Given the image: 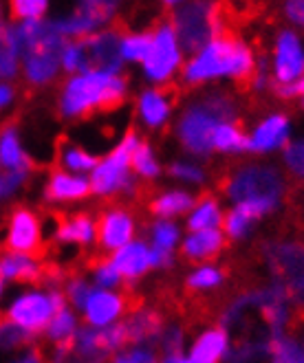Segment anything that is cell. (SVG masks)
<instances>
[{"label":"cell","mask_w":304,"mask_h":363,"mask_svg":"<svg viewBox=\"0 0 304 363\" xmlns=\"http://www.w3.org/2000/svg\"><path fill=\"white\" fill-rule=\"evenodd\" d=\"M300 313L287 293L273 282H256L234 295L221 306L216 324H221L234 337H269L278 339L295 330Z\"/></svg>","instance_id":"obj_1"},{"label":"cell","mask_w":304,"mask_h":363,"mask_svg":"<svg viewBox=\"0 0 304 363\" xmlns=\"http://www.w3.org/2000/svg\"><path fill=\"white\" fill-rule=\"evenodd\" d=\"M225 121H243L241 97L223 86L194 91L179 104L172 137L181 155L207 163L214 159V133Z\"/></svg>","instance_id":"obj_2"},{"label":"cell","mask_w":304,"mask_h":363,"mask_svg":"<svg viewBox=\"0 0 304 363\" xmlns=\"http://www.w3.org/2000/svg\"><path fill=\"white\" fill-rule=\"evenodd\" d=\"M258 49L234 31H223L188 55L181 71V86L188 91L216 89L223 84H247L258 67Z\"/></svg>","instance_id":"obj_3"},{"label":"cell","mask_w":304,"mask_h":363,"mask_svg":"<svg viewBox=\"0 0 304 363\" xmlns=\"http://www.w3.org/2000/svg\"><path fill=\"white\" fill-rule=\"evenodd\" d=\"M293 183L282 172L278 161H238L221 179V199L225 205H245L263 218L285 209Z\"/></svg>","instance_id":"obj_4"},{"label":"cell","mask_w":304,"mask_h":363,"mask_svg":"<svg viewBox=\"0 0 304 363\" xmlns=\"http://www.w3.org/2000/svg\"><path fill=\"white\" fill-rule=\"evenodd\" d=\"M130 97L126 73L86 71L62 77L55 93V113L62 121H84L99 113H113Z\"/></svg>","instance_id":"obj_5"},{"label":"cell","mask_w":304,"mask_h":363,"mask_svg":"<svg viewBox=\"0 0 304 363\" xmlns=\"http://www.w3.org/2000/svg\"><path fill=\"white\" fill-rule=\"evenodd\" d=\"M64 271L49 269L47 277L40 284L18 286L7 295V302L0 311V317L16 326L29 341L42 339L51 319L67 306L62 293Z\"/></svg>","instance_id":"obj_6"},{"label":"cell","mask_w":304,"mask_h":363,"mask_svg":"<svg viewBox=\"0 0 304 363\" xmlns=\"http://www.w3.org/2000/svg\"><path fill=\"white\" fill-rule=\"evenodd\" d=\"M13 29L23 49L20 79L33 91H45L62 82L60 51L67 40L53 27L51 16L38 23H13Z\"/></svg>","instance_id":"obj_7"},{"label":"cell","mask_w":304,"mask_h":363,"mask_svg":"<svg viewBox=\"0 0 304 363\" xmlns=\"http://www.w3.org/2000/svg\"><path fill=\"white\" fill-rule=\"evenodd\" d=\"M143 137L137 130H126L108 150L97 159V165L89 177L91 196L97 201L133 199L139 191V181L133 177V152Z\"/></svg>","instance_id":"obj_8"},{"label":"cell","mask_w":304,"mask_h":363,"mask_svg":"<svg viewBox=\"0 0 304 363\" xmlns=\"http://www.w3.org/2000/svg\"><path fill=\"white\" fill-rule=\"evenodd\" d=\"M258 258L267 280L287 293L304 315V240L298 236H271L258 245Z\"/></svg>","instance_id":"obj_9"},{"label":"cell","mask_w":304,"mask_h":363,"mask_svg":"<svg viewBox=\"0 0 304 363\" xmlns=\"http://www.w3.org/2000/svg\"><path fill=\"white\" fill-rule=\"evenodd\" d=\"M163 9L188 55L227 31L225 11L212 0H165Z\"/></svg>","instance_id":"obj_10"},{"label":"cell","mask_w":304,"mask_h":363,"mask_svg":"<svg viewBox=\"0 0 304 363\" xmlns=\"http://www.w3.org/2000/svg\"><path fill=\"white\" fill-rule=\"evenodd\" d=\"M150 31H152L150 51L139 67V77L143 82V86L170 89L181 77L188 53L181 47L175 29L168 23V18H159L150 27Z\"/></svg>","instance_id":"obj_11"},{"label":"cell","mask_w":304,"mask_h":363,"mask_svg":"<svg viewBox=\"0 0 304 363\" xmlns=\"http://www.w3.org/2000/svg\"><path fill=\"white\" fill-rule=\"evenodd\" d=\"M126 344L128 341L121 324L111 328L82 326L73 341L47 350V363H108Z\"/></svg>","instance_id":"obj_12"},{"label":"cell","mask_w":304,"mask_h":363,"mask_svg":"<svg viewBox=\"0 0 304 363\" xmlns=\"http://www.w3.org/2000/svg\"><path fill=\"white\" fill-rule=\"evenodd\" d=\"M124 5L119 0H77L69 9L51 13V23L64 40H86L117 27Z\"/></svg>","instance_id":"obj_13"},{"label":"cell","mask_w":304,"mask_h":363,"mask_svg":"<svg viewBox=\"0 0 304 363\" xmlns=\"http://www.w3.org/2000/svg\"><path fill=\"white\" fill-rule=\"evenodd\" d=\"M263 55L269 64L273 89L304 79V33L287 25L276 27L269 35V49Z\"/></svg>","instance_id":"obj_14"},{"label":"cell","mask_w":304,"mask_h":363,"mask_svg":"<svg viewBox=\"0 0 304 363\" xmlns=\"http://www.w3.org/2000/svg\"><path fill=\"white\" fill-rule=\"evenodd\" d=\"M3 249L42 255L49 242V229L45 216L31 205L16 203L7 209L3 223Z\"/></svg>","instance_id":"obj_15"},{"label":"cell","mask_w":304,"mask_h":363,"mask_svg":"<svg viewBox=\"0 0 304 363\" xmlns=\"http://www.w3.org/2000/svg\"><path fill=\"white\" fill-rule=\"evenodd\" d=\"M293 137V117L287 111H267L247 125V155L251 159L271 161L273 157H280Z\"/></svg>","instance_id":"obj_16"},{"label":"cell","mask_w":304,"mask_h":363,"mask_svg":"<svg viewBox=\"0 0 304 363\" xmlns=\"http://www.w3.org/2000/svg\"><path fill=\"white\" fill-rule=\"evenodd\" d=\"M139 216L133 207L124 203L106 205L97 213V249L102 255H111L139 238Z\"/></svg>","instance_id":"obj_17"},{"label":"cell","mask_w":304,"mask_h":363,"mask_svg":"<svg viewBox=\"0 0 304 363\" xmlns=\"http://www.w3.org/2000/svg\"><path fill=\"white\" fill-rule=\"evenodd\" d=\"M179 99L172 89L141 86L133 97V113L141 130L163 133L177 117Z\"/></svg>","instance_id":"obj_18"},{"label":"cell","mask_w":304,"mask_h":363,"mask_svg":"<svg viewBox=\"0 0 304 363\" xmlns=\"http://www.w3.org/2000/svg\"><path fill=\"white\" fill-rule=\"evenodd\" d=\"M49 242L58 249L89 251L97 249V213L91 211H71L60 216L51 231Z\"/></svg>","instance_id":"obj_19"},{"label":"cell","mask_w":304,"mask_h":363,"mask_svg":"<svg viewBox=\"0 0 304 363\" xmlns=\"http://www.w3.org/2000/svg\"><path fill=\"white\" fill-rule=\"evenodd\" d=\"M133 308L130 295L121 291H106V289H93L89 300L84 302L80 317L82 324L89 328H111L119 326L128 311Z\"/></svg>","instance_id":"obj_20"},{"label":"cell","mask_w":304,"mask_h":363,"mask_svg":"<svg viewBox=\"0 0 304 363\" xmlns=\"http://www.w3.org/2000/svg\"><path fill=\"white\" fill-rule=\"evenodd\" d=\"M42 203L53 209H67L91 199L89 177L69 174L60 167H51L45 181H42Z\"/></svg>","instance_id":"obj_21"},{"label":"cell","mask_w":304,"mask_h":363,"mask_svg":"<svg viewBox=\"0 0 304 363\" xmlns=\"http://www.w3.org/2000/svg\"><path fill=\"white\" fill-rule=\"evenodd\" d=\"M168 322V315L152 304H135L124 317L121 328L126 333V341L133 346H152L157 348L161 330Z\"/></svg>","instance_id":"obj_22"},{"label":"cell","mask_w":304,"mask_h":363,"mask_svg":"<svg viewBox=\"0 0 304 363\" xmlns=\"http://www.w3.org/2000/svg\"><path fill=\"white\" fill-rule=\"evenodd\" d=\"M115 269L119 271L124 286H137L143 282L150 273H155V260H152V249L143 236L128 242L126 247L117 249L108 255Z\"/></svg>","instance_id":"obj_23"},{"label":"cell","mask_w":304,"mask_h":363,"mask_svg":"<svg viewBox=\"0 0 304 363\" xmlns=\"http://www.w3.org/2000/svg\"><path fill=\"white\" fill-rule=\"evenodd\" d=\"M47 271L49 267L42 260V255L0 249V277H3L7 286L18 289L40 284L47 277Z\"/></svg>","instance_id":"obj_24"},{"label":"cell","mask_w":304,"mask_h":363,"mask_svg":"<svg viewBox=\"0 0 304 363\" xmlns=\"http://www.w3.org/2000/svg\"><path fill=\"white\" fill-rule=\"evenodd\" d=\"M119 38L121 29L111 27L82 40L86 49V60H89V71L126 73V64L119 53Z\"/></svg>","instance_id":"obj_25"},{"label":"cell","mask_w":304,"mask_h":363,"mask_svg":"<svg viewBox=\"0 0 304 363\" xmlns=\"http://www.w3.org/2000/svg\"><path fill=\"white\" fill-rule=\"evenodd\" d=\"M232 346V335L221 324H205L190 335L188 357L194 363H223Z\"/></svg>","instance_id":"obj_26"},{"label":"cell","mask_w":304,"mask_h":363,"mask_svg":"<svg viewBox=\"0 0 304 363\" xmlns=\"http://www.w3.org/2000/svg\"><path fill=\"white\" fill-rule=\"evenodd\" d=\"M0 172H36V159L13 121L0 125Z\"/></svg>","instance_id":"obj_27"},{"label":"cell","mask_w":304,"mask_h":363,"mask_svg":"<svg viewBox=\"0 0 304 363\" xmlns=\"http://www.w3.org/2000/svg\"><path fill=\"white\" fill-rule=\"evenodd\" d=\"M199 194L194 191L179 187V185H168V187H159L148 196V213L150 218L155 220H185V216L190 213L194 201H197Z\"/></svg>","instance_id":"obj_28"},{"label":"cell","mask_w":304,"mask_h":363,"mask_svg":"<svg viewBox=\"0 0 304 363\" xmlns=\"http://www.w3.org/2000/svg\"><path fill=\"white\" fill-rule=\"evenodd\" d=\"M227 238L221 229H207V231H185L179 255L190 264H205L216 262L223 255L227 247Z\"/></svg>","instance_id":"obj_29"},{"label":"cell","mask_w":304,"mask_h":363,"mask_svg":"<svg viewBox=\"0 0 304 363\" xmlns=\"http://www.w3.org/2000/svg\"><path fill=\"white\" fill-rule=\"evenodd\" d=\"M225 201L221 194H214V191H203L194 201L190 213L183 220L185 231H207V229H221L223 218H225Z\"/></svg>","instance_id":"obj_30"},{"label":"cell","mask_w":304,"mask_h":363,"mask_svg":"<svg viewBox=\"0 0 304 363\" xmlns=\"http://www.w3.org/2000/svg\"><path fill=\"white\" fill-rule=\"evenodd\" d=\"M165 177L172 181V185L185 187V189L194 191V194L205 189L212 181V172H210L207 163H203L199 159H192V157H185V155L168 161Z\"/></svg>","instance_id":"obj_31"},{"label":"cell","mask_w":304,"mask_h":363,"mask_svg":"<svg viewBox=\"0 0 304 363\" xmlns=\"http://www.w3.org/2000/svg\"><path fill=\"white\" fill-rule=\"evenodd\" d=\"M229 273L219 262L192 264L183 275V286L192 295H212L227 286Z\"/></svg>","instance_id":"obj_32"},{"label":"cell","mask_w":304,"mask_h":363,"mask_svg":"<svg viewBox=\"0 0 304 363\" xmlns=\"http://www.w3.org/2000/svg\"><path fill=\"white\" fill-rule=\"evenodd\" d=\"M97 159L99 157L95 155V150L73 139H62L55 150V167L77 177H91Z\"/></svg>","instance_id":"obj_33"},{"label":"cell","mask_w":304,"mask_h":363,"mask_svg":"<svg viewBox=\"0 0 304 363\" xmlns=\"http://www.w3.org/2000/svg\"><path fill=\"white\" fill-rule=\"evenodd\" d=\"M263 220L265 218L260 216L256 209L245 207V205H232L225 211L221 231L225 233L227 242L241 245V242H247L249 238H254L256 229L260 227V223H263Z\"/></svg>","instance_id":"obj_34"},{"label":"cell","mask_w":304,"mask_h":363,"mask_svg":"<svg viewBox=\"0 0 304 363\" xmlns=\"http://www.w3.org/2000/svg\"><path fill=\"white\" fill-rule=\"evenodd\" d=\"M214 157L241 159L247 155V128L243 121H225L214 133Z\"/></svg>","instance_id":"obj_35"},{"label":"cell","mask_w":304,"mask_h":363,"mask_svg":"<svg viewBox=\"0 0 304 363\" xmlns=\"http://www.w3.org/2000/svg\"><path fill=\"white\" fill-rule=\"evenodd\" d=\"M185 236V227L183 223L177 220H155L152 218L146 227V242L161 253L168 255H179L181 242Z\"/></svg>","instance_id":"obj_36"},{"label":"cell","mask_w":304,"mask_h":363,"mask_svg":"<svg viewBox=\"0 0 304 363\" xmlns=\"http://www.w3.org/2000/svg\"><path fill=\"white\" fill-rule=\"evenodd\" d=\"M273 341L276 339L256 337V335L234 337L223 363H269Z\"/></svg>","instance_id":"obj_37"},{"label":"cell","mask_w":304,"mask_h":363,"mask_svg":"<svg viewBox=\"0 0 304 363\" xmlns=\"http://www.w3.org/2000/svg\"><path fill=\"white\" fill-rule=\"evenodd\" d=\"M130 167H133V177L141 183H157L163 174H165V165L159 157L157 145L150 139H141L139 145L133 152V161H130Z\"/></svg>","instance_id":"obj_38"},{"label":"cell","mask_w":304,"mask_h":363,"mask_svg":"<svg viewBox=\"0 0 304 363\" xmlns=\"http://www.w3.org/2000/svg\"><path fill=\"white\" fill-rule=\"evenodd\" d=\"M20 64H23V49L13 29V23H9L0 29V82L16 84L20 79Z\"/></svg>","instance_id":"obj_39"},{"label":"cell","mask_w":304,"mask_h":363,"mask_svg":"<svg viewBox=\"0 0 304 363\" xmlns=\"http://www.w3.org/2000/svg\"><path fill=\"white\" fill-rule=\"evenodd\" d=\"M82 317L77 311L69 308V306H64L45 330V335H42V341L45 344H49V348L53 346H64V344H69V341L75 339V335L82 330Z\"/></svg>","instance_id":"obj_40"},{"label":"cell","mask_w":304,"mask_h":363,"mask_svg":"<svg viewBox=\"0 0 304 363\" xmlns=\"http://www.w3.org/2000/svg\"><path fill=\"white\" fill-rule=\"evenodd\" d=\"M150 42H152V31L150 29H121L119 38V53L121 60L128 67H141V62L146 60L150 51Z\"/></svg>","instance_id":"obj_41"},{"label":"cell","mask_w":304,"mask_h":363,"mask_svg":"<svg viewBox=\"0 0 304 363\" xmlns=\"http://www.w3.org/2000/svg\"><path fill=\"white\" fill-rule=\"evenodd\" d=\"M93 282L89 280L86 271H71V273H64V280H62V293H64V300H67V306L73 311H82L84 302L89 300V295L93 293Z\"/></svg>","instance_id":"obj_42"},{"label":"cell","mask_w":304,"mask_h":363,"mask_svg":"<svg viewBox=\"0 0 304 363\" xmlns=\"http://www.w3.org/2000/svg\"><path fill=\"white\" fill-rule=\"evenodd\" d=\"M86 275H89V280L93 282L95 289H106V291H121L124 289L121 275L108 255H97V258H93L89 262V269H86Z\"/></svg>","instance_id":"obj_43"},{"label":"cell","mask_w":304,"mask_h":363,"mask_svg":"<svg viewBox=\"0 0 304 363\" xmlns=\"http://www.w3.org/2000/svg\"><path fill=\"white\" fill-rule=\"evenodd\" d=\"M278 165L291 183H304V135H295L278 157Z\"/></svg>","instance_id":"obj_44"},{"label":"cell","mask_w":304,"mask_h":363,"mask_svg":"<svg viewBox=\"0 0 304 363\" xmlns=\"http://www.w3.org/2000/svg\"><path fill=\"white\" fill-rule=\"evenodd\" d=\"M49 0H11L7 3V13L11 23H38L47 20L53 11Z\"/></svg>","instance_id":"obj_45"},{"label":"cell","mask_w":304,"mask_h":363,"mask_svg":"<svg viewBox=\"0 0 304 363\" xmlns=\"http://www.w3.org/2000/svg\"><path fill=\"white\" fill-rule=\"evenodd\" d=\"M190 344V333L183 322L179 319L168 317V322L161 330V337L157 341L159 354H175V352H185Z\"/></svg>","instance_id":"obj_46"},{"label":"cell","mask_w":304,"mask_h":363,"mask_svg":"<svg viewBox=\"0 0 304 363\" xmlns=\"http://www.w3.org/2000/svg\"><path fill=\"white\" fill-rule=\"evenodd\" d=\"M36 172H0V209L13 207L27 191Z\"/></svg>","instance_id":"obj_47"},{"label":"cell","mask_w":304,"mask_h":363,"mask_svg":"<svg viewBox=\"0 0 304 363\" xmlns=\"http://www.w3.org/2000/svg\"><path fill=\"white\" fill-rule=\"evenodd\" d=\"M60 67L62 75H77L89 71V60H86V49L82 40H67L60 51Z\"/></svg>","instance_id":"obj_48"},{"label":"cell","mask_w":304,"mask_h":363,"mask_svg":"<svg viewBox=\"0 0 304 363\" xmlns=\"http://www.w3.org/2000/svg\"><path fill=\"white\" fill-rule=\"evenodd\" d=\"M269 363H304V350L293 333L282 335L273 341Z\"/></svg>","instance_id":"obj_49"},{"label":"cell","mask_w":304,"mask_h":363,"mask_svg":"<svg viewBox=\"0 0 304 363\" xmlns=\"http://www.w3.org/2000/svg\"><path fill=\"white\" fill-rule=\"evenodd\" d=\"M29 344H33V341H29L16 326H11L9 322H5V319L0 317V361L5 363L9 357H13Z\"/></svg>","instance_id":"obj_50"},{"label":"cell","mask_w":304,"mask_h":363,"mask_svg":"<svg viewBox=\"0 0 304 363\" xmlns=\"http://www.w3.org/2000/svg\"><path fill=\"white\" fill-rule=\"evenodd\" d=\"M159 350L152 346H133L126 344L119 348L108 363H159Z\"/></svg>","instance_id":"obj_51"},{"label":"cell","mask_w":304,"mask_h":363,"mask_svg":"<svg viewBox=\"0 0 304 363\" xmlns=\"http://www.w3.org/2000/svg\"><path fill=\"white\" fill-rule=\"evenodd\" d=\"M247 89L249 93L263 97V95H271V89H273V82H271V73H269V64L265 60V55L260 53L258 57V67L256 71L251 73V77L247 79Z\"/></svg>","instance_id":"obj_52"},{"label":"cell","mask_w":304,"mask_h":363,"mask_svg":"<svg viewBox=\"0 0 304 363\" xmlns=\"http://www.w3.org/2000/svg\"><path fill=\"white\" fill-rule=\"evenodd\" d=\"M280 16L287 27L304 33V0H285V3H280Z\"/></svg>","instance_id":"obj_53"},{"label":"cell","mask_w":304,"mask_h":363,"mask_svg":"<svg viewBox=\"0 0 304 363\" xmlns=\"http://www.w3.org/2000/svg\"><path fill=\"white\" fill-rule=\"evenodd\" d=\"M5 363H47V350H42L38 344H29L13 357H9Z\"/></svg>","instance_id":"obj_54"},{"label":"cell","mask_w":304,"mask_h":363,"mask_svg":"<svg viewBox=\"0 0 304 363\" xmlns=\"http://www.w3.org/2000/svg\"><path fill=\"white\" fill-rule=\"evenodd\" d=\"M18 86L11 82H0V117H5L13 111L18 104Z\"/></svg>","instance_id":"obj_55"},{"label":"cell","mask_w":304,"mask_h":363,"mask_svg":"<svg viewBox=\"0 0 304 363\" xmlns=\"http://www.w3.org/2000/svg\"><path fill=\"white\" fill-rule=\"evenodd\" d=\"M159 363H194L188 352H175V354H161Z\"/></svg>","instance_id":"obj_56"},{"label":"cell","mask_w":304,"mask_h":363,"mask_svg":"<svg viewBox=\"0 0 304 363\" xmlns=\"http://www.w3.org/2000/svg\"><path fill=\"white\" fill-rule=\"evenodd\" d=\"M293 335L298 337L300 346H302V350H304V315H300V319H298V324H295V330H293Z\"/></svg>","instance_id":"obj_57"},{"label":"cell","mask_w":304,"mask_h":363,"mask_svg":"<svg viewBox=\"0 0 304 363\" xmlns=\"http://www.w3.org/2000/svg\"><path fill=\"white\" fill-rule=\"evenodd\" d=\"M7 295H9V286L5 284L3 277H0V311H3V306L7 302Z\"/></svg>","instance_id":"obj_58"},{"label":"cell","mask_w":304,"mask_h":363,"mask_svg":"<svg viewBox=\"0 0 304 363\" xmlns=\"http://www.w3.org/2000/svg\"><path fill=\"white\" fill-rule=\"evenodd\" d=\"M9 23V13H7V5L0 3V29H3L5 25Z\"/></svg>","instance_id":"obj_59"},{"label":"cell","mask_w":304,"mask_h":363,"mask_svg":"<svg viewBox=\"0 0 304 363\" xmlns=\"http://www.w3.org/2000/svg\"><path fill=\"white\" fill-rule=\"evenodd\" d=\"M298 106H300V111H304V95L300 97V101H298Z\"/></svg>","instance_id":"obj_60"},{"label":"cell","mask_w":304,"mask_h":363,"mask_svg":"<svg viewBox=\"0 0 304 363\" xmlns=\"http://www.w3.org/2000/svg\"><path fill=\"white\" fill-rule=\"evenodd\" d=\"M0 363H3V361H0Z\"/></svg>","instance_id":"obj_61"}]
</instances>
